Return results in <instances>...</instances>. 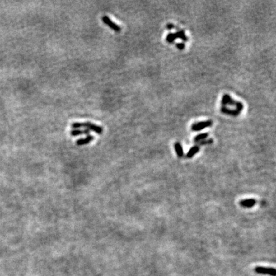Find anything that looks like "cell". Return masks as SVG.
<instances>
[{"instance_id": "6da1fadb", "label": "cell", "mask_w": 276, "mask_h": 276, "mask_svg": "<svg viewBox=\"0 0 276 276\" xmlns=\"http://www.w3.org/2000/svg\"><path fill=\"white\" fill-rule=\"evenodd\" d=\"M71 127L73 129H79L81 127L87 128L89 130H93L95 133H96L98 134H102L103 133V128L101 126H99L97 125H95L94 124H92L90 122H74L71 125Z\"/></svg>"}, {"instance_id": "7a4b0ae2", "label": "cell", "mask_w": 276, "mask_h": 276, "mask_svg": "<svg viewBox=\"0 0 276 276\" xmlns=\"http://www.w3.org/2000/svg\"><path fill=\"white\" fill-rule=\"evenodd\" d=\"M222 107H235L240 111H242L244 108V105L242 102L236 101L233 100L228 94H224L222 97L221 101Z\"/></svg>"}, {"instance_id": "3957f363", "label": "cell", "mask_w": 276, "mask_h": 276, "mask_svg": "<svg viewBox=\"0 0 276 276\" xmlns=\"http://www.w3.org/2000/svg\"><path fill=\"white\" fill-rule=\"evenodd\" d=\"M176 39H180L184 42L188 40L187 36L185 34V31L184 30H180L175 33H169L166 37V41L169 43H172Z\"/></svg>"}, {"instance_id": "277c9868", "label": "cell", "mask_w": 276, "mask_h": 276, "mask_svg": "<svg viewBox=\"0 0 276 276\" xmlns=\"http://www.w3.org/2000/svg\"><path fill=\"white\" fill-rule=\"evenodd\" d=\"M102 21L107 26H109L111 29H112L115 32H120L121 28L119 27L115 22H114L109 17L107 16H104L102 17Z\"/></svg>"}, {"instance_id": "5b68a950", "label": "cell", "mask_w": 276, "mask_h": 276, "mask_svg": "<svg viewBox=\"0 0 276 276\" xmlns=\"http://www.w3.org/2000/svg\"><path fill=\"white\" fill-rule=\"evenodd\" d=\"M212 125V122L210 120L200 122L196 124H194L191 127L192 130L193 131H199L207 127H210Z\"/></svg>"}, {"instance_id": "8992f818", "label": "cell", "mask_w": 276, "mask_h": 276, "mask_svg": "<svg viewBox=\"0 0 276 276\" xmlns=\"http://www.w3.org/2000/svg\"><path fill=\"white\" fill-rule=\"evenodd\" d=\"M255 271L256 273L259 274H267L272 276H275L276 271L274 268H267L263 267H256L255 269Z\"/></svg>"}, {"instance_id": "52a82bcc", "label": "cell", "mask_w": 276, "mask_h": 276, "mask_svg": "<svg viewBox=\"0 0 276 276\" xmlns=\"http://www.w3.org/2000/svg\"><path fill=\"white\" fill-rule=\"evenodd\" d=\"M256 203V200L255 199H243L240 202V205L244 208H252Z\"/></svg>"}, {"instance_id": "ba28073f", "label": "cell", "mask_w": 276, "mask_h": 276, "mask_svg": "<svg viewBox=\"0 0 276 276\" xmlns=\"http://www.w3.org/2000/svg\"><path fill=\"white\" fill-rule=\"evenodd\" d=\"M94 139V137L93 136H88L85 138L83 139H79L76 141V145L77 146H83L89 144L90 142H91Z\"/></svg>"}, {"instance_id": "9c48e42d", "label": "cell", "mask_w": 276, "mask_h": 276, "mask_svg": "<svg viewBox=\"0 0 276 276\" xmlns=\"http://www.w3.org/2000/svg\"><path fill=\"white\" fill-rule=\"evenodd\" d=\"M70 136H77L80 135H88L90 134V130L88 129L85 130H73L70 131Z\"/></svg>"}, {"instance_id": "30bf717a", "label": "cell", "mask_w": 276, "mask_h": 276, "mask_svg": "<svg viewBox=\"0 0 276 276\" xmlns=\"http://www.w3.org/2000/svg\"><path fill=\"white\" fill-rule=\"evenodd\" d=\"M175 151L176 152L177 155L179 157H182V156L184 155V152H183V148L182 145H180V143H176L175 144Z\"/></svg>"}, {"instance_id": "8fae6325", "label": "cell", "mask_w": 276, "mask_h": 276, "mask_svg": "<svg viewBox=\"0 0 276 276\" xmlns=\"http://www.w3.org/2000/svg\"><path fill=\"white\" fill-rule=\"evenodd\" d=\"M199 147L198 146L192 147L187 153V157L188 158L193 157L194 155H195L199 152Z\"/></svg>"}, {"instance_id": "7c38bea8", "label": "cell", "mask_w": 276, "mask_h": 276, "mask_svg": "<svg viewBox=\"0 0 276 276\" xmlns=\"http://www.w3.org/2000/svg\"><path fill=\"white\" fill-rule=\"evenodd\" d=\"M208 136V133H203V134H200L198 136H196L194 139V141L195 142H199L200 141L205 139L206 138H207V137Z\"/></svg>"}, {"instance_id": "4fadbf2b", "label": "cell", "mask_w": 276, "mask_h": 276, "mask_svg": "<svg viewBox=\"0 0 276 276\" xmlns=\"http://www.w3.org/2000/svg\"><path fill=\"white\" fill-rule=\"evenodd\" d=\"M176 47L180 50L184 49L185 47V45L184 43H178V44H176Z\"/></svg>"}, {"instance_id": "5bb4252c", "label": "cell", "mask_w": 276, "mask_h": 276, "mask_svg": "<svg viewBox=\"0 0 276 276\" xmlns=\"http://www.w3.org/2000/svg\"><path fill=\"white\" fill-rule=\"evenodd\" d=\"M212 142H213L212 139H209V140H207L206 141H201L199 144V145H205V144H211Z\"/></svg>"}, {"instance_id": "9a60e30c", "label": "cell", "mask_w": 276, "mask_h": 276, "mask_svg": "<svg viewBox=\"0 0 276 276\" xmlns=\"http://www.w3.org/2000/svg\"><path fill=\"white\" fill-rule=\"evenodd\" d=\"M167 28L168 29V30H171V29H173V28H174V27H175V26L173 25V24H168V25H167Z\"/></svg>"}]
</instances>
